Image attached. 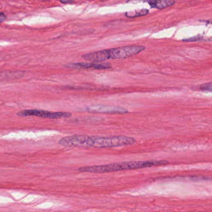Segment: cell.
Listing matches in <instances>:
<instances>
[{"label": "cell", "instance_id": "cell-1", "mask_svg": "<svg viewBox=\"0 0 212 212\" xmlns=\"http://www.w3.org/2000/svg\"><path fill=\"white\" fill-rule=\"evenodd\" d=\"M136 143L130 136H118L109 137L72 135L64 137L59 141V144L64 147H88L106 148L133 145Z\"/></svg>", "mask_w": 212, "mask_h": 212}, {"label": "cell", "instance_id": "cell-2", "mask_svg": "<svg viewBox=\"0 0 212 212\" xmlns=\"http://www.w3.org/2000/svg\"><path fill=\"white\" fill-rule=\"evenodd\" d=\"M169 163L168 161L165 160H150L143 161H131L123 162L120 163H113L106 165H93L80 167L78 171L81 172L89 173H106L116 172L124 170H133L152 166H159L165 165Z\"/></svg>", "mask_w": 212, "mask_h": 212}, {"label": "cell", "instance_id": "cell-3", "mask_svg": "<svg viewBox=\"0 0 212 212\" xmlns=\"http://www.w3.org/2000/svg\"><path fill=\"white\" fill-rule=\"evenodd\" d=\"M145 49L146 47L144 46L130 45L107 49L106 52L108 59H121L131 57Z\"/></svg>", "mask_w": 212, "mask_h": 212}, {"label": "cell", "instance_id": "cell-4", "mask_svg": "<svg viewBox=\"0 0 212 212\" xmlns=\"http://www.w3.org/2000/svg\"><path fill=\"white\" fill-rule=\"evenodd\" d=\"M17 116L19 117L27 116H37L44 118H49L52 120H57L64 118H69L72 116V114L69 112H52L41 109H25L19 111Z\"/></svg>", "mask_w": 212, "mask_h": 212}, {"label": "cell", "instance_id": "cell-5", "mask_svg": "<svg viewBox=\"0 0 212 212\" xmlns=\"http://www.w3.org/2000/svg\"><path fill=\"white\" fill-rule=\"evenodd\" d=\"M89 110L92 112L100 113H126L128 112L127 109L124 108L103 105L93 106L92 108H90Z\"/></svg>", "mask_w": 212, "mask_h": 212}, {"label": "cell", "instance_id": "cell-6", "mask_svg": "<svg viewBox=\"0 0 212 212\" xmlns=\"http://www.w3.org/2000/svg\"><path fill=\"white\" fill-rule=\"evenodd\" d=\"M147 3L152 8L163 9L175 4L174 0H148Z\"/></svg>", "mask_w": 212, "mask_h": 212}, {"label": "cell", "instance_id": "cell-7", "mask_svg": "<svg viewBox=\"0 0 212 212\" xmlns=\"http://www.w3.org/2000/svg\"><path fill=\"white\" fill-rule=\"evenodd\" d=\"M24 73L22 72H10V71H2L0 72V80H9L12 78H17L22 77Z\"/></svg>", "mask_w": 212, "mask_h": 212}, {"label": "cell", "instance_id": "cell-8", "mask_svg": "<svg viewBox=\"0 0 212 212\" xmlns=\"http://www.w3.org/2000/svg\"><path fill=\"white\" fill-rule=\"evenodd\" d=\"M149 12V10L147 9H139L134 11H128L125 13V15L128 18H135L138 16H145Z\"/></svg>", "mask_w": 212, "mask_h": 212}, {"label": "cell", "instance_id": "cell-9", "mask_svg": "<svg viewBox=\"0 0 212 212\" xmlns=\"http://www.w3.org/2000/svg\"><path fill=\"white\" fill-rule=\"evenodd\" d=\"M211 82H209L207 83H205L200 85L198 90H201V91H207V92H211Z\"/></svg>", "mask_w": 212, "mask_h": 212}, {"label": "cell", "instance_id": "cell-10", "mask_svg": "<svg viewBox=\"0 0 212 212\" xmlns=\"http://www.w3.org/2000/svg\"><path fill=\"white\" fill-rule=\"evenodd\" d=\"M203 39V37H199V36H198V37H191V38H189V39H185V40H183V41H187V42H192V41H199V40H200Z\"/></svg>", "mask_w": 212, "mask_h": 212}, {"label": "cell", "instance_id": "cell-11", "mask_svg": "<svg viewBox=\"0 0 212 212\" xmlns=\"http://www.w3.org/2000/svg\"><path fill=\"white\" fill-rule=\"evenodd\" d=\"M148 0H128V3H147Z\"/></svg>", "mask_w": 212, "mask_h": 212}, {"label": "cell", "instance_id": "cell-12", "mask_svg": "<svg viewBox=\"0 0 212 212\" xmlns=\"http://www.w3.org/2000/svg\"><path fill=\"white\" fill-rule=\"evenodd\" d=\"M6 19V16L2 13H0V23L3 22Z\"/></svg>", "mask_w": 212, "mask_h": 212}, {"label": "cell", "instance_id": "cell-13", "mask_svg": "<svg viewBox=\"0 0 212 212\" xmlns=\"http://www.w3.org/2000/svg\"><path fill=\"white\" fill-rule=\"evenodd\" d=\"M62 3H70L72 2V0H60Z\"/></svg>", "mask_w": 212, "mask_h": 212}, {"label": "cell", "instance_id": "cell-14", "mask_svg": "<svg viewBox=\"0 0 212 212\" xmlns=\"http://www.w3.org/2000/svg\"><path fill=\"white\" fill-rule=\"evenodd\" d=\"M102 1H105V0H102Z\"/></svg>", "mask_w": 212, "mask_h": 212}]
</instances>
